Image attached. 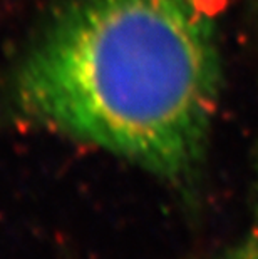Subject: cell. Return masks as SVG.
Masks as SVG:
<instances>
[{
	"label": "cell",
	"instance_id": "7a4b0ae2",
	"mask_svg": "<svg viewBox=\"0 0 258 259\" xmlns=\"http://www.w3.org/2000/svg\"><path fill=\"white\" fill-rule=\"evenodd\" d=\"M222 259H258V228L225 252Z\"/></svg>",
	"mask_w": 258,
	"mask_h": 259
},
{
	"label": "cell",
	"instance_id": "6da1fadb",
	"mask_svg": "<svg viewBox=\"0 0 258 259\" xmlns=\"http://www.w3.org/2000/svg\"><path fill=\"white\" fill-rule=\"evenodd\" d=\"M215 0H70L10 82L27 124L191 189L219 101Z\"/></svg>",
	"mask_w": 258,
	"mask_h": 259
}]
</instances>
